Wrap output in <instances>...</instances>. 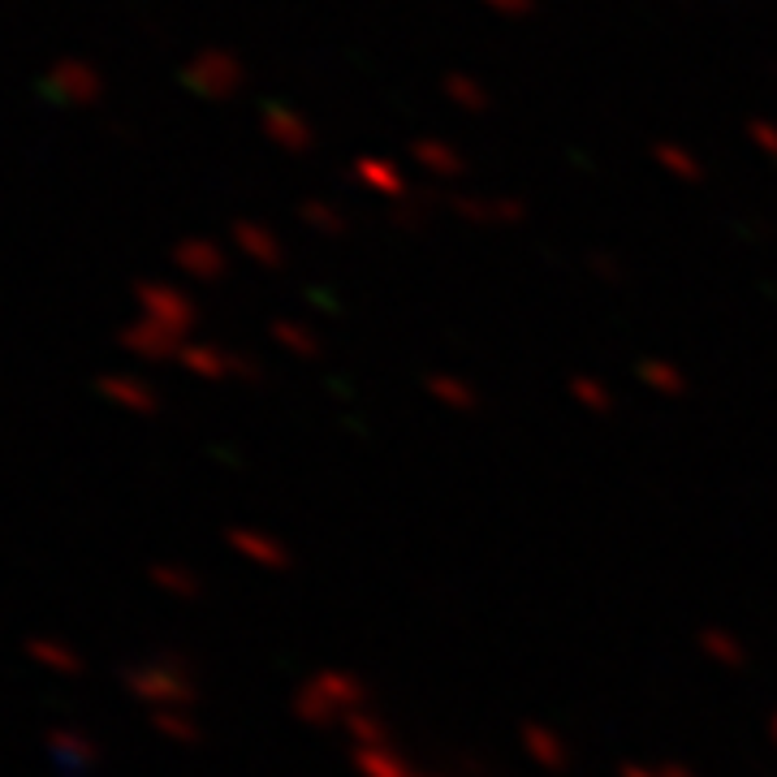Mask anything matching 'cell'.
<instances>
[{"mask_svg":"<svg viewBox=\"0 0 777 777\" xmlns=\"http://www.w3.org/2000/svg\"><path fill=\"white\" fill-rule=\"evenodd\" d=\"M277 337H281V341H286L290 350H299L303 359H312V354H316V341H312V337L294 333V329H277Z\"/></svg>","mask_w":777,"mask_h":777,"instance_id":"obj_19","label":"cell"},{"mask_svg":"<svg viewBox=\"0 0 777 777\" xmlns=\"http://www.w3.org/2000/svg\"><path fill=\"white\" fill-rule=\"evenodd\" d=\"M44 743H48L52 761H57L61 769H70V774H87V769L100 765L96 739H92L87 730H78V726H52V730L44 734Z\"/></svg>","mask_w":777,"mask_h":777,"instance_id":"obj_3","label":"cell"},{"mask_svg":"<svg viewBox=\"0 0 777 777\" xmlns=\"http://www.w3.org/2000/svg\"><path fill=\"white\" fill-rule=\"evenodd\" d=\"M769 743H774V748H777V708H774V713H769Z\"/></svg>","mask_w":777,"mask_h":777,"instance_id":"obj_22","label":"cell"},{"mask_svg":"<svg viewBox=\"0 0 777 777\" xmlns=\"http://www.w3.org/2000/svg\"><path fill=\"white\" fill-rule=\"evenodd\" d=\"M147 579H151L160 592L178 596V600H199V596H204V579H199L191 566H182V561H151V566H147Z\"/></svg>","mask_w":777,"mask_h":777,"instance_id":"obj_10","label":"cell"},{"mask_svg":"<svg viewBox=\"0 0 777 777\" xmlns=\"http://www.w3.org/2000/svg\"><path fill=\"white\" fill-rule=\"evenodd\" d=\"M424 389H428V398H433L437 406L453 411V415H471V411H479V389L466 385V380H458V376L433 372V376L424 380Z\"/></svg>","mask_w":777,"mask_h":777,"instance_id":"obj_9","label":"cell"},{"mask_svg":"<svg viewBox=\"0 0 777 777\" xmlns=\"http://www.w3.org/2000/svg\"><path fill=\"white\" fill-rule=\"evenodd\" d=\"M26 657H31L35 666H44L48 673H61V678L83 673V657H78L65 640H52V635H31V640H26Z\"/></svg>","mask_w":777,"mask_h":777,"instance_id":"obj_8","label":"cell"},{"mask_svg":"<svg viewBox=\"0 0 777 777\" xmlns=\"http://www.w3.org/2000/svg\"><path fill=\"white\" fill-rule=\"evenodd\" d=\"M570 398H574V406L587 411V415H609V411H614L609 385H600V380H592V376H574V380H570Z\"/></svg>","mask_w":777,"mask_h":777,"instance_id":"obj_16","label":"cell"},{"mask_svg":"<svg viewBox=\"0 0 777 777\" xmlns=\"http://www.w3.org/2000/svg\"><path fill=\"white\" fill-rule=\"evenodd\" d=\"M121 682L151 713H160V708H195V700H199L195 669H191V661L182 653H156L151 661L125 666L121 669Z\"/></svg>","mask_w":777,"mask_h":777,"instance_id":"obj_1","label":"cell"},{"mask_svg":"<svg viewBox=\"0 0 777 777\" xmlns=\"http://www.w3.org/2000/svg\"><path fill=\"white\" fill-rule=\"evenodd\" d=\"M519 743H523V752H527V761H532L536 769H545V774H566V769H570V743L557 734L554 726H545V721H523Z\"/></svg>","mask_w":777,"mask_h":777,"instance_id":"obj_4","label":"cell"},{"mask_svg":"<svg viewBox=\"0 0 777 777\" xmlns=\"http://www.w3.org/2000/svg\"><path fill=\"white\" fill-rule=\"evenodd\" d=\"M341 730H345L350 748H389V743H393L389 721H385L372 704H367V708H354V713L341 721Z\"/></svg>","mask_w":777,"mask_h":777,"instance_id":"obj_13","label":"cell"},{"mask_svg":"<svg viewBox=\"0 0 777 777\" xmlns=\"http://www.w3.org/2000/svg\"><path fill=\"white\" fill-rule=\"evenodd\" d=\"M151 726H156V734H165V739L178 743V748L204 743V730H199V721L191 717V708H160V713H151Z\"/></svg>","mask_w":777,"mask_h":777,"instance_id":"obj_14","label":"cell"},{"mask_svg":"<svg viewBox=\"0 0 777 777\" xmlns=\"http://www.w3.org/2000/svg\"><path fill=\"white\" fill-rule=\"evenodd\" d=\"M290 713L303 721V726H312V730H329V726H341L345 721V713H341V704H337L333 695L316 682V678H307L299 691H294V700H290Z\"/></svg>","mask_w":777,"mask_h":777,"instance_id":"obj_6","label":"cell"},{"mask_svg":"<svg viewBox=\"0 0 777 777\" xmlns=\"http://www.w3.org/2000/svg\"><path fill=\"white\" fill-rule=\"evenodd\" d=\"M178 329H160V325H143V329H134V333H125V345L130 350H138V354H147V359H169L173 350H178V341H173Z\"/></svg>","mask_w":777,"mask_h":777,"instance_id":"obj_17","label":"cell"},{"mask_svg":"<svg viewBox=\"0 0 777 777\" xmlns=\"http://www.w3.org/2000/svg\"><path fill=\"white\" fill-rule=\"evenodd\" d=\"M700 653L713 661V666L721 669H748L752 661V653H748V644H743V635H734L730 627H704L700 635Z\"/></svg>","mask_w":777,"mask_h":777,"instance_id":"obj_7","label":"cell"},{"mask_svg":"<svg viewBox=\"0 0 777 777\" xmlns=\"http://www.w3.org/2000/svg\"><path fill=\"white\" fill-rule=\"evenodd\" d=\"M96 389H100L105 402L121 406V411H130V415H156V411H160V393H156L147 380H138V376L109 372V376L96 380Z\"/></svg>","mask_w":777,"mask_h":777,"instance_id":"obj_5","label":"cell"},{"mask_svg":"<svg viewBox=\"0 0 777 777\" xmlns=\"http://www.w3.org/2000/svg\"><path fill=\"white\" fill-rule=\"evenodd\" d=\"M415 777H428V774H415Z\"/></svg>","mask_w":777,"mask_h":777,"instance_id":"obj_23","label":"cell"},{"mask_svg":"<svg viewBox=\"0 0 777 777\" xmlns=\"http://www.w3.org/2000/svg\"><path fill=\"white\" fill-rule=\"evenodd\" d=\"M224 545L242 557V561H251V566H259V570H272V574H281V570L294 566L290 545H286L281 536H272V532H259V527H229V532H224Z\"/></svg>","mask_w":777,"mask_h":777,"instance_id":"obj_2","label":"cell"},{"mask_svg":"<svg viewBox=\"0 0 777 777\" xmlns=\"http://www.w3.org/2000/svg\"><path fill=\"white\" fill-rule=\"evenodd\" d=\"M618 777H657V765H640V761H627Z\"/></svg>","mask_w":777,"mask_h":777,"instance_id":"obj_21","label":"cell"},{"mask_svg":"<svg viewBox=\"0 0 777 777\" xmlns=\"http://www.w3.org/2000/svg\"><path fill=\"white\" fill-rule=\"evenodd\" d=\"M178 359H182L186 372H195V376H204V380L233 376V359H224L221 350H213V345H186V350H178Z\"/></svg>","mask_w":777,"mask_h":777,"instance_id":"obj_15","label":"cell"},{"mask_svg":"<svg viewBox=\"0 0 777 777\" xmlns=\"http://www.w3.org/2000/svg\"><path fill=\"white\" fill-rule=\"evenodd\" d=\"M640 376H644V385H648V389H657L661 398H682V393H687V380H682V372H678L673 363L653 359V363H644V367H640Z\"/></svg>","mask_w":777,"mask_h":777,"instance_id":"obj_18","label":"cell"},{"mask_svg":"<svg viewBox=\"0 0 777 777\" xmlns=\"http://www.w3.org/2000/svg\"><path fill=\"white\" fill-rule=\"evenodd\" d=\"M329 695H333L337 704H341V713L350 717L354 708H367V700H372V691H367V682L354 673V669H320V673H312Z\"/></svg>","mask_w":777,"mask_h":777,"instance_id":"obj_12","label":"cell"},{"mask_svg":"<svg viewBox=\"0 0 777 777\" xmlns=\"http://www.w3.org/2000/svg\"><path fill=\"white\" fill-rule=\"evenodd\" d=\"M657 777H700L691 765H682V761H661L657 765Z\"/></svg>","mask_w":777,"mask_h":777,"instance_id":"obj_20","label":"cell"},{"mask_svg":"<svg viewBox=\"0 0 777 777\" xmlns=\"http://www.w3.org/2000/svg\"><path fill=\"white\" fill-rule=\"evenodd\" d=\"M350 761L359 777H415L411 761L389 743V748H350Z\"/></svg>","mask_w":777,"mask_h":777,"instance_id":"obj_11","label":"cell"}]
</instances>
